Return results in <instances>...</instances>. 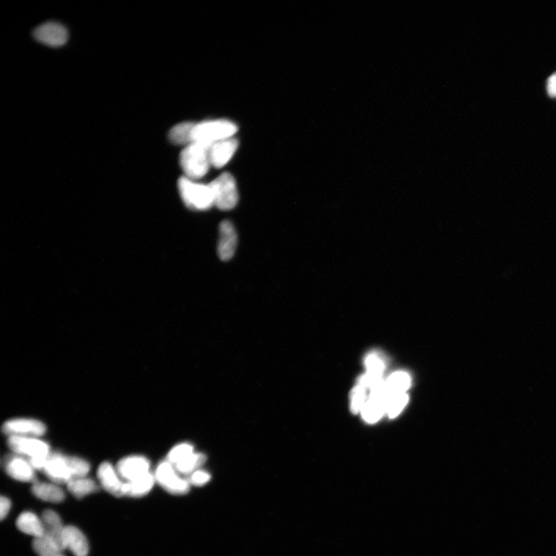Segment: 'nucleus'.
I'll use <instances>...</instances> for the list:
<instances>
[{"label":"nucleus","mask_w":556,"mask_h":556,"mask_svg":"<svg viewBox=\"0 0 556 556\" xmlns=\"http://www.w3.org/2000/svg\"><path fill=\"white\" fill-rule=\"evenodd\" d=\"M33 36L39 42L54 47L65 44L69 38L65 27L53 22L38 26L33 32Z\"/></svg>","instance_id":"obj_12"},{"label":"nucleus","mask_w":556,"mask_h":556,"mask_svg":"<svg viewBox=\"0 0 556 556\" xmlns=\"http://www.w3.org/2000/svg\"><path fill=\"white\" fill-rule=\"evenodd\" d=\"M237 132L234 122L225 120H209L195 123L193 132V142L211 146L216 142L232 138Z\"/></svg>","instance_id":"obj_3"},{"label":"nucleus","mask_w":556,"mask_h":556,"mask_svg":"<svg viewBox=\"0 0 556 556\" xmlns=\"http://www.w3.org/2000/svg\"><path fill=\"white\" fill-rule=\"evenodd\" d=\"M2 431L8 437H42L46 432V426L39 419L17 417L6 420L2 426Z\"/></svg>","instance_id":"obj_6"},{"label":"nucleus","mask_w":556,"mask_h":556,"mask_svg":"<svg viewBox=\"0 0 556 556\" xmlns=\"http://www.w3.org/2000/svg\"><path fill=\"white\" fill-rule=\"evenodd\" d=\"M238 148V141L230 138L216 142L209 148V159L211 166L216 168L225 166L232 159Z\"/></svg>","instance_id":"obj_15"},{"label":"nucleus","mask_w":556,"mask_h":556,"mask_svg":"<svg viewBox=\"0 0 556 556\" xmlns=\"http://www.w3.org/2000/svg\"><path fill=\"white\" fill-rule=\"evenodd\" d=\"M32 493L37 498L51 503H60L65 499L62 488L55 483H35Z\"/></svg>","instance_id":"obj_17"},{"label":"nucleus","mask_w":556,"mask_h":556,"mask_svg":"<svg viewBox=\"0 0 556 556\" xmlns=\"http://www.w3.org/2000/svg\"><path fill=\"white\" fill-rule=\"evenodd\" d=\"M194 124L193 122H183L174 126L169 132V139L176 145L186 146L193 144L192 132Z\"/></svg>","instance_id":"obj_23"},{"label":"nucleus","mask_w":556,"mask_h":556,"mask_svg":"<svg viewBox=\"0 0 556 556\" xmlns=\"http://www.w3.org/2000/svg\"><path fill=\"white\" fill-rule=\"evenodd\" d=\"M209 480L210 476L207 472L196 471L192 474L189 483L195 486H203L208 483Z\"/></svg>","instance_id":"obj_31"},{"label":"nucleus","mask_w":556,"mask_h":556,"mask_svg":"<svg viewBox=\"0 0 556 556\" xmlns=\"http://www.w3.org/2000/svg\"><path fill=\"white\" fill-rule=\"evenodd\" d=\"M0 506H1V508H0V518L3 520L6 516H8V514L10 510V500L6 497L2 496L1 500H0Z\"/></svg>","instance_id":"obj_32"},{"label":"nucleus","mask_w":556,"mask_h":556,"mask_svg":"<svg viewBox=\"0 0 556 556\" xmlns=\"http://www.w3.org/2000/svg\"><path fill=\"white\" fill-rule=\"evenodd\" d=\"M155 483V476L151 472L130 483H125L124 496L132 498L145 496L153 489Z\"/></svg>","instance_id":"obj_19"},{"label":"nucleus","mask_w":556,"mask_h":556,"mask_svg":"<svg viewBox=\"0 0 556 556\" xmlns=\"http://www.w3.org/2000/svg\"><path fill=\"white\" fill-rule=\"evenodd\" d=\"M69 462L73 478L87 477L90 471L89 463L82 458L69 457Z\"/></svg>","instance_id":"obj_30"},{"label":"nucleus","mask_w":556,"mask_h":556,"mask_svg":"<svg viewBox=\"0 0 556 556\" xmlns=\"http://www.w3.org/2000/svg\"><path fill=\"white\" fill-rule=\"evenodd\" d=\"M17 526L19 531L31 535L35 539L43 537L44 526L42 519L31 512H25L19 515L17 520Z\"/></svg>","instance_id":"obj_18"},{"label":"nucleus","mask_w":556,"mask_h":556,"mask_svg":"<svg viewBox=\"0 0 556 556\" xmlns=\"http://www.w3.org/2000/svg\"><path fill=\"white\" fill-rule=\"evenodd\" d=\"M386 400L369 397L361 411L362 416L366 422L374 424L385 413Z\"/></svg>","instance_id":"obj_21"},{"label":"nucleus","mask_w":556,"mask_h":556,"mask_svg":"<svg viewBox=\"0 0 556 556\" xmlns=\"http://www.w3.org/2000/svg\"><path fill=\"white\" fill-rule=\"evenodd\" d=\"M178 188L183 202L191 209L206 211L215 206L209 183L206 184L183 176L179 180Z\"/></svg>","instance_id":"obj_2"},{"label":"nucleus","mask_w":556,"mask_h":556,"mask_svg":"<svg viewBox=\"0 0 556 556\" xmlns=\"http://www.w3.org/2000/svg\"><path fill=\"white\" fill-rule=\"evenodd\" d=\"M8 444L13 453L29 460H46L51 453L49 444L40 437H10Z\"/></svg>","instance_id":"obj_5"},{"label":"nucleus","mask_w":556,"mask_h":556,"mask_svg":"<svg viewBox=\"0 0 556 556\" xmlns=\"http://www.w3.org/2000/svg\"><path fill=\"white\" fill-rule=\"evenodd\" d=\"M238 242L236 230L229 220L221 222L219 227L218 253L220 260L227 261L234 257Z\"/></svg>","instance_id":"obj_11"},{"label":"nucleus","mask_w":556,"mask_h":556,"mask_svg":"<svg viewBox=\"0 0 556 556\" xmlns=\"http://www.w3.org/2000/svg\"><path fill=\"white\" fill-rule=\"evenodd\" d=\"M206 458L202 454H195L174 465L175 469L182 474H191L205 464Z\"/></svg>","instance_id":"obj_26"},{"label":"nucleus","mask_w":556,"mask_h":556,"mask_svg":"<svg viewBox=\"0 0 556 556\" xmlns=\"http://www.w3.org/2000/svg\"><path fill=\"white\" fill-rule=\"evenodd\" d=\"M67 485V488L73 496L78 499L83 498L91 494L99 491L96 481L87 477L73 478Z\"/></svg>","instance_id":"obj_20"},{"label":"nucleus","mask_w":556,"mask_h":556,"mask_svg":"<svg viewBox=\"0 0 556 556\" xmlns=\"http://www.w3.org/2000/svg\"><path fill=\"white\" fill-rule=\"evenodd\" d=\"M43 471L53 483L58 485L67 484L73 478L69 456H65L60 453L50 454L46 459Z\"/></svg>","instance_id":"obj_8"},{"label":"nucleus","mask_w":556,"mask_h":556,"mask_svg":"<svg viewBox=\"0 0 556 556\" xmlns=\"http://www.w3.org/2000/svg\"><path fill=\"white\" fill-rule=\"evenodd\" d=\"M4 470L10 477L21 483H35V469L28 459L18 454L6 456L3 462Z\"/></svg>","instance_id":"obj_10"},{"label":"nucleus","mask_w":556,"mask_h":556,"mask_svg":"<svg viewBox=\"0 0 556 556\" xmlns=\"http://www.w3.org/2000/svg\"><path fill=\"white\" fill-rule=\"evenodd\" d=\"M155 478L165 490L173 494H184L189 490L188 481L179 477L174 466L168 461L159 464Z\"/></svg>","instance_id":"obj_7"},{"label":"nucleus","mask_w":556,"mask_h":556,"mask_svg":"<svg viewBox=\"0 0 556 556\" xmlns=\"http://www.w3.org/2000/svg\"><path fill=\"white\" fill-rule=\"evenodd\" d=\"M547 92L549 96L556 98V73H554L553 76L548 79Z\"/></svg>","instance_id":"obj_33"},{"label":"nucleus","mask_w":556,"mask_h":556,"mask_svg":"<svg viewBox=\"0 0 556 556\" xmlns=\"http://www.w3.org/2000/svg\"><path fill=\"white\" fill-rule=\"evenodd\" d=\"M100 484L105 490L115 497L124 496L125 481L122 480L113 465L108 462L101 464L98 469Z\"/></svg>","instance_id":"obj_13"},{"label":"nucleus","mask_w":556,"mask_h":556,"mask_svg":"<svg viewBox=\"0 0 556 556\" xmlns=\"http://www.w3.org/2000/svg\"><path fill=\"white\" fill-rule=\"evenodd\" d=\"M409 397L406 393L390 396L386 401L385 413L390 418L397 417L408 403Z\"/></svg>","instance_id":"obj_24"},{"label":"nucleus","mask_w":556,"mask_h":556,"mask_svg":"<svg viewBox=\"0 0 556 556\" xmlns=\"http://www.w3.org/2000/svg\"><path fill=\"white\" fill-rule=\"evenodd\" d=\"M42 520L44 526L43 537L64 550L63 535L65 527L59 514L52 510H46L42 514Z\"/></svg>","instance_id":"obj_14"},{"label":"nucleus","mask_w":556,"mask_h":556,"mask_svg":"<svg viewBox=\"0 0 556 556\" xmlns=\"http://www.w3.org/2000/svg\"><path fill=\"white\" fill-rule=\"evenodd\" d=\"M64 548H69L74 556H87L89 544L85 535L76 526H66L63 535Z\"/></svg>","instance_id":"obj_16"},{"label":"nucleus","mask_w":556,"mask_h":556,"mask_svg":"<svg viewBox=\"0 0 556 556\" xmlns=\"http://www.w3.org/2000/svg\"><path fill=\"white\" fill-rule=\"evenodd\" d=\"M211 186L214 205L223 211H228L236 207L239 201L238 189L234 176L225 173L209 183Z\"/></svg>","instance_id":"obj_4"},{"label":"nucleus","mask_w":556,"mask_h":556,"mask_svg":"<svg viewBox=\"0 0 556 556\" xmlns=\"http://www.w3.org/2000/svg\"><path fill=\"white\" fill-rule=\"evenodd\" d=\"M33 548L39 556H65L63 549L44 537L33 539Z\"/></svg>","instance_id":"obj_25"},{"label":"nucleus","mask_w":556,"mask_h":556,"mask_svg":"<svg viewBox=\"0 0 556 556\" xmlns=\"http://www.w3.org/2000/svg\"><path fill=\"white\" fill-rule=\"evenodd\" d=\"M365 366L367 369V375L375 381L383 379L385 364L383 359L376 354L370 355L365 359Z\"/></svg>","instance_id":"obj_27"},{"label":"nucleus","mask_w":556,"mask_h":556,"mask_svg":"<svg viewBox=\"0 0 556 556\" xmlns=\"http://www.w3.org/2000/svg\"><path fill=\"white\" fill-rule=\"evenodd\" d=\"M193 449L191 444H182L173 447L168 454V461L173 466L192 455Z\"/></svg>","instance_id":"obj_29"},{"label":"nucleus","mask_w":556,"mask_h":556,"mask_svg":"<svg viewBox=\"0 0 556 556\" xmlns=\"http://www.w3.org/2000/svg\"><path fill=\"white\" fill-rule=\"evenodd\" d=\"M209 146L193 142L185 147L180 157V166L186 177L199 180L208 173L211 162Z\"/></svg>","instance_id":"obj_1"},{"label":"nucleus","mask_w":556,"mask_h":556,"mask_svg":"<svg viewBox=\"0 0 556 556\" xmlns=\"http://www.w3.org/2000/svg\"><path fill=\"white\" fill-rule=\"evenodd\" d=\"M116 470L125 483H130L150 473V462L146 457L131 455L122 458L117 464Z\"/></svg>","instance_id":"obj_9"},{"label":"nucleus","mask_w":556,"mask_h":556,"mask_svg":"<svg viewBox=\"0 0 556 556\" xmlns=\"http://www.w3.org/2000/svg\"><path fill=\"white\" fill-rule=\"evenodd\" d=\"M410 377L406 372H397L392 374L385 382L388 397L392 395L400 394V393H406V391L410 388Z\"/></svg>","instance_id":"obj_22"},{"label":"nucleus","mask_w":556,"mask_h":556,"mask_svg":"<svg viewBox=\"0 0 556 556\" xmlns=\"http://www.w3.org/2000/svg\"><path fill=\"white\" fill-rule=\"evenodd\" d=\"M369 397L367 389L361 385H358L356 388L352 390L351 397V410L352 412L358 413L361 412L365 403L367 402Z\"/></svg>","instance_id":"obj_28"}]
</instances>
